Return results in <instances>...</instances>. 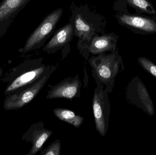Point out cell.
Instances as JSON below:
<instances>
[{
    "mask_svg": "<svg viewBox=\"0 0 156 155\" xmlns=\"http://www.w3.org/2000/svg\"><path fill=\"white\" fill-rule=\"evenodd\" d=\"M50 66H46L43 63L42 58H39L24 61L13 67L1 78V82L7 83L5 95L16 93L34 83Z\"/></svg>",
    "mask_w": 156,
    "mask_h": 155,
    "instance_id": "1",
    "label": "cell"
},
{
    "mask_svg": "<svg viewBox=\"0 0 156 155\" xmlns=\"http://www.w3.org/2000/svg\"><path fill=\"white\" fill-rule=\"evenodd\" d=\"M88 62L91 67L92 75L96 85H102L108 93H111L114 87L115 77L125 69L118 51L94 56L89 58Z\"/></svg>",
    "mask_w": 156,
    "mask_h": 155,
    "instance_id": "2",
    "label": "cell"
},
{
    "mask_svg": "<svg viewBox=\"0 0 156 155\" xmlns=\"http://www.w3.org/2000/svg\"><path fill=\"white\" fill-rule=\"evenodd\" d=\"M56 69V66H50L44 74L37 82L16 93L6 96L3 105L4 109L6 111L21 109L33 101Z\"/></svg>",
    "mask_w": 156,
    "mask_h": 155,
    "instance_id": "3",
    "label": "cell"
},
{
    "mask_svg": "<svg viewBox=\"0 0 156 155\" xmlns=\"http://www.w3.org/2000/svg\"><path fill=\"white\" fill-rule=\"evenodd\" d=\"M63 13L62 9H58L46 16L38 27L31 34L24 45L18 50L22 54L27 53L35 49H39L44 44L55 29Z\"/></svg>",
    "mask_w": 156,
    "mask_h": 155,
    "instance_id": "4",
    "label": "cell"
},
{
    "mask_svg": "<svg viewBox=\"0 0 156 155\" xmlns=\"http://www.w3.org/2000/svg\"><path fill=\"white\" fill-rule=\"evenodd\" d=\"M92 109L96 130L100 135L105 137L108 130L111 104L108 97V93L102 85H97L94 89L92 99Z\"/></svg>",
    "mask_w": 156,
    "mask_h": 155,
    "instance_id": "5",
    "label": "cell"
},
{
    "mask_svg": "<svg viewBox=\"0 0 156 155\" xmlns=\"http://www.w3.org/2000/svg\"><path fill=\"white\" fill-rule=\"evenodd\" d=\"M126 98L131 104L141 108L148 115L154 114L153 101L145 86L140 78L135 76L131 80L126 88Z\"/></svg>",
    "mask_w": 156,
    "mask_h": 155,
    "instance_id": "6",
    "label": "cell"
},
{
    "mask_svg": "<svg viewBox=\"0 0 156 155\" xmlns=\"http://www.w3.org/2000/svg\"><path fill=\"white\" fill-rule=\"evenodd\" d=\"M119 22L123 26L139 34L156 33V17L137 14H120L117 15Z\"/></svg>",
    "mask_w": 156,
    "mask_h": 155,
    "instance_id": "7",
    "label": "cell"
},
{
    "mask_svg": "<svg viewBox=\"0 0 156 155\" xmlns=\"http://www.w3.org/2000/svg\"><path fill=\"white\" fill-rule=\"evenodd\" d=\"M82 83L77 74L75 77L65 78L55 85H48L50 88L47 92L46 98L48 99L63 98L72 100L80 97Z\"/></svg>",
    "mask_w": 156,
    "mask_h": 155,
    "instance_id": "8",
    "label": "cell"
},
{
    "mask_svg": "<svg viewBox=\"0 0 156 155\" xmlns=\"http://www.w3.org/2000/svg\"><path fill=\"white\" fill-rule=\"evenodd\" d=\"M30 0H2L0 3V38L6 33L19 12Z\"/></svg>",
    "mask_w": 156,
    "mask_h": 155,
    "instance_id": "9",
    "label": "cell"
},
{
    "mask_svg": "<svg viewBox=\"0 0 156 155\" xmlns=\"http://www.w3.org/2000/svg\"><path fill=\"white\" fill-rule=\"evenodd\" d=\"M53 134V132L45 128L44 123L37 122L32 125L22 136V139L31 142L32 147L27 155H35L41 151L44 143Z\"/></svg>",
    "mask_w": 156,
    "mask_h": 155,
    "instance_id": "10",
    "label": "cell"
},
{
    "mask_svg": "<svg viewBox=\"0 0 156 155\" xmlns=\"http://www.w3.org/2000/svg\"><path fill=\"white\" fill-rule=\"evenodd\" d=\"M75 32L79 38L78 47L81 53L88 50L94 35V29L80 15L75 19Z\"/></svg>",
    "mask_w": 156,
    "mask_h": 155,
    "instance_id": "11",
    "label": "cell"
},
{
    "mask_svg": "<svg viewBox=\"0 0 156 155\" xmlns=\"http://www.w3.org/2000/svg\"><path fill=\"white\" fill-rule=\"evenodd\" d=\"M118 36L114 33L94 37L88 48V52L93 55H99L106 52L116 51Z\"/></svg>",
    "mask_w": 156,
    "mask_h": 155,
    "instance_id": "12",
    "label": "cell"
},
{
    "mask_svg": "<svg viewBox=\"0 0 156 155\" xmlns=\"http://www.w3.org/2000/svg\"><path fill=\"white\" fill-rule=\"evenodd\" d=\"M73 31V27L71 24H68L63 26L55 34L53 38L44 47L43 51L50 53L61 49L71 41Z\"/></svg>",
    "mask_w": 156,
    "mask_h": 155,
    "instance_id": "13",
    "label": "cell"
},
{
    "mask_svg": "<svg viewBox=\"0 0 156 155\" xmlns=\"http://www.w3.org/2000/svg\"><path fill=\"white\" fill-rule=\"evenodd\" d=\"M53 112L55 116L59 120L66 122L76 128L80 127L84 121L83 117L76 114L73 111L68 109L55 108L53 110Z\"/></svg>",
    "mask_w": 156,
    "mask_h": 155,
    "instance_id": "14",
    "label": "cell"
},
{
    "mask_svg": "<svg viewBox=\"0 0 156 155\" xmlns=\"http://www.w3.org/2000/svg\"><path fill=\"white\" fill-rule=\"evenodd\" d=\"M131 7L135 9L136 14L143 13L156 15V10L152 3L148 0H125Z\"/></svg>",
    "mask_w": 156,
    "mask_h": 155,
    "instance_id": "15",
    "label": "cell"
},
{
    "mask_svg": "<svg viewBox=\"0 0 156 155\" xmlns=\"http://www.w3.org/2000/svg\"><path fill=\"white\" fill-rule=\"evenodd\" d=\"M137 61L144 70L156 79V65L154 63L145 57H139Z\"/></svg>",
    "mask_w": 156,
    "mask_h": 155,
    "instance_id": "16",
    "label": "cell"
},
{
    "mask_svg": "<svg viewBox=\"0 0 156 155\" xmlns=\"http://www.w3.org/2000/svg\"><path fill=\"white\" fill-rule=\"evenodd\" d=\"M61 144L59 140H56L41 151V155H60Z\"/></svg>",
    "mask_w": 156,
    "mask_h": 155,
    "instance_id": "17",
    "label": "cell"
},
{
    "mask_svg": "<svg viewBox=\"0 0 156 155\" xmlns=\"http://www.w3.org/2000/svg\"><path fill=\"white\" fill-rule=\"evenodd\" d=\"M4 70L2 67H0V79L3 75Z\"/></svg>",
    "mask_w": 156,
    "mask_h": 155,
    "instance_id": "18",
    "label": "cell"
}]
</instances>
